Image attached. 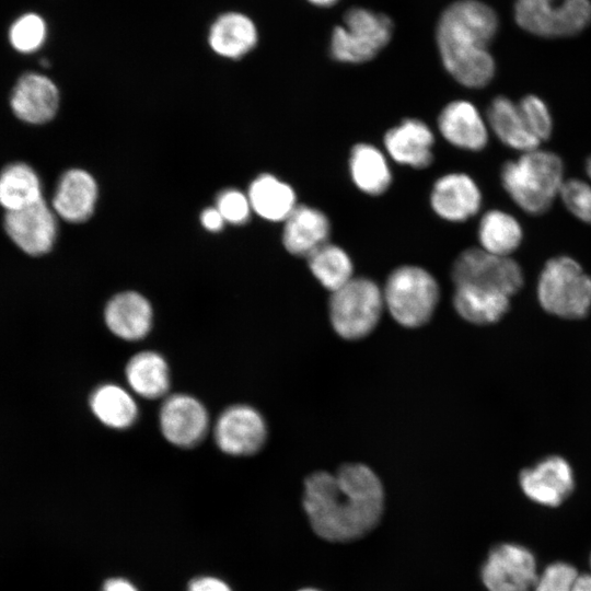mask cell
<instances>
[{"instance_id":"obj_1","label":"cell","mask_w":591,"mask_h":591,"mask_svg":"<svg viewBox=\"0 0 591 591\" xmlns=\"http://www.w3.org/2000/svg\"><path fill=\"white\" fill-rule=\"evenodd\" d=\"M302 506L313 532L331 543L364 537L380 523L384 489L378 475L361 463L336 473L317 471L304 480Z\"/></svg>"},{"instance_id":"obj_2","label":"cell","mask_w":591,"mask_h":591,"mask_svg":"<svg viewBox=\"0 0 591 591\" xmlns=\"http://www.w3.org/2000/svg\"><path fill=\"white\" fill-rule=\"evenodd\" d=\"M498 30L496 12L478 0H457L441 13L436 43L449 74L460 84L486 86L496 71L488 45Z\"/></svg>"},{"instance_id":"obj_3","label":"cell","mask_w":591,"mask_h":591,"mask_svg":"<svg viewBox=\"0 0 591 591\" xmlns=\"http://www.w3.org/2000/svg\"><path fill=\"white\" fill-rule=\"evenodd\" d=\"M503 189L524 212L545 213L559 195L564 181V164L554 152L531 150L517 160L507 161L500 172Z\"/></svg>"},{"instance_id":"obj_4","label":"cell","mask_w":591,"mask_h":591,"mask_svg":"<svg viewBox=\"0 0 591 591\" xmlns=\"http://www.w3.org/2000/svg\"><path fill=\"white\" fill-rule=\"evenodd\" d=\"M537 298L551 314L570 320L584 317L591 308V277L572 257H553L541 271Z\"/></svg>"},{"instance_id":"obj_5","label":"cell","mask_w":591,"mask_h":591,"mask_svg":"<svg viewBox=\"0 0 591 591\" xmlns=\"http://www.w3.org/2000/svg\"><path fill=\"white\" fill-rule=\"evenodd\" d=\"M343 25L333 28L332 58L345 63H362L375 58L392 38L394 24L382 12L354 7L343 16Z\"/></svg>"},{"instance_id":"obj_6","label":"cell","mask_w":591,"mask_h":591,"mask_svg":"<svg viewBox=\"0 0 591 591\" xmlns=\"http://www.w3.org/2000/svg\"><path fill=\"white\" fill-rule=\"evenodd\" d=\"M382 291L384 305L394 320L412 328L431 318L440 294L436 278L425 268L415 265L395 268Z\"/></svg>"},{"instance_id":"obj_7","label":"cell","mask_w":591,"mask_h":591,"mask_svg":"<svg viewBox=\"0 0 591 591\" xmlns=\"http://www.w3.org/2000/svg\"><path fill=\"white\" fill-rule=\"evenodd\" d=\"M383 291L366 277H354L332 292L329 317L335 332L345 339L356 340L369 335L382 314Z\"/></svg>"},{"instance_id":"obj_8","label":"cell","mask_w":591,"mask_h":591,"mask_svg":"<svg viewBox=\"0 0 591 591\" xmlns=\"http://www.w3.org/2000/svg\"><path fill=\"white\" fill-rule=\"evenodd\" d=\"M514 18L524 31L543 37L571 36L591 22L590 0H515Z\"/></svg>"},{"instance_id":"obj_9","label":"cell","mask_w":591,"mask_h":591,"mask_svg":"<svg viewBox=\"0 0 591 591\" xmlns=\"http://www.w3.org/2000/svg\"><path fill=\"white\" fill-rule=\"evenodd\" d=\"M451 279L455 287H478L509 297L523 286V273L514 259L482 247H468L457 255L451 268Z\"/></svg>"},{"instance_id":"obj_10","label":"cell","mask_w":591,"mask_h":591,"mask_svg":"<svg viewBox=\"0 0 591 591\" xmlns=\"http://www.w3.org/2000/svg\"><path fill=\"white\" fill-rule=\"evenodd\" d=\"M213 440L218 449L231 456H248L258 452L267 439L263 415L247 404H233L217 417Z\"/></svg>"},{"instance_id":"obj_11","label":"cell","mask_w":591,"mask_h":591,"mask_svg":"<svg viewBox=\"0 0 591 591\" xmlns=\"http://www.w3.org/2000/svg\"><path fill=\"white\" fill-rule=\"evenodd\" d=\"M537 576L534 555L514 543L493 547L480 570L488 591H532Z\"/></svg>"},{"instance_id":"obj_12","label":"cell","mask_w":591,"mask_h":591,"mask_svg":"<svg viewBox=\"0 0 591 591\" xmlns=\"http://www.w3.org/2000/svg\"><path fill=\"white\" fill-rule=\"evenodd\" d=\"M158 419L164 439L182 449L196 447L204 440L210 427L205 405L186 393L166 395L162 401Z\"/></svg>"},{"instance_id":"obj_13","label":"cell","mask_w":591,"mask_h":591,"mask_svg":"<svg viewBox=\"0 0 591 591\" xmlns=\"http://www.w3.org/2000/svg\"><path fill=\"white\" fill-rule=\"evenodd\" d=\"M3 227L10 240L25 254L42 256L54 246L57 215L45 199L23 209L5 212Z\"/></svg>"},{"instance_id":"obj_14","label":"cell","mask_w":591,"mask_h":591,"mask_svg":"<svg viewBox=\"0 0 591 591\" xmlns=\"http://www.w3.org/2000/svg\"><path fill=\"white\" fill-rule=\"evenodd\" d=\"M429 201L433 212L449 222H464L482 206L477 183L466 173L452 172L440 176L432 185Z\"/></svg>"},{"instance_id":"obj_15","label":"cell","mask_w":591,"mask_h":591,"mask_svg":"<svg viewBox=\"0 0 591 591\" xmlns=\"http://www.w3.org/2000/svg\"><path fill=\"white\" fill-rule=\"evenodd\" d=\"M573 474L568 462L557 455L548 456L520 473V486L532 501L557 507L573 489Z\"/></svg>"},{"instance_id":"obj_16","label":"cell","mask_w":591,"mask_h":591,"mask_svg":"<svg viewBox=\"0 0 591 591\" xmlns=\"http://www.w3.org/2000/svg\"><path fill=\"white\" fill-rule=\"evenodd\" d=\"M58 105L59 91L56 84L38 72L23 73L10 95L12 113L20 120L31 125H42L51 120Z\"/></svg>"},{"instance_id":"obj_17","label":"cell","mask_w":591,"mask_h":591,"mask_svg":"<svg viewBox=\"0 0 591 591\" xmlns=\"http://www.w3.org/2000/svg\"><path fill=\"white\" fill-rule=\"evenodd\" d=\"M103 318L114 336L127 341H137L150 333L154 313L144 296L136 291H124L107 301Z\"/></svg>"},{"instance_id":"obj_18","label":"cell","mask_w":591,"mask_h":591,"mask_svg":"<svg viewBox=\"0 0 591 591\" xmlns=\"http://www.w3.org/2000/svg\"><path fill=\"white\" fill-rule=\"evenodd\" d=\"M383 143L389 157L398 164L420 170L432 163L434 135L421 119H403L385 132Z\"/></svg>"},{"instance_id":"obj_19","label":"cell","mask_w":591,"mask_h":591,"mask_svg":"<svg viewBox=\"0 0 591 591\" xmlns=\"http://www.w3.org/2000/svg\"><path fill=\"white\" fill-rule=\"evenodd\" d=\"M438 129L452 146L480 151L488 143L487 125L476 106L466 100L448 103L438 116Z\"/></svg>"},{"instance_id":"obj_20","label":"cell","mask_w":591,"mask_h":591,"mask_svg":"<svg viewBox=\"0 0 591 591\" xmlns=\"http://www.w3.org/2000/svg\"><path fill=\"white\" fill-rule=\"evenodd\" d=\"M97 185L84 170L66 171L58 181L51 199V208L65 221L81 223L88 220L95 207Z\"/></svg>"},{"instance_id":"obj_21","label":"cell","mask_w":591,"mask_h":591,"mask_svg":"<svg viewBox=\"0 0 591 591\" xmlns=\"http://www.w3.org/2000/svg\"><path fill=\"white\" fill-rule=\"evenodd\" d=\"M283 222L282 244L294 256L308 258L328 242L331 221L315 207L297 205Z\"/></svg>"},{"instance_id":"obj_22","label":"cell","mask_w":591,"mask_h":591,"mask_svg":"<svg viewBox=\"0 0 591 591\" xmlns=\"http://www.w3.org/2000/svg\"><path fill=\"white\" fill-rule=\"evenodd\" d=\"M125 378L128 389L136 396L157 399L169 395L170 367L165 358L154 350L135 354L126 364Z\"/></svg>"},{"instance_id":"obj_23","label":"cell","mask_w":591,"mask_h":591,"mask_svg":"<svg viewBox=\"0 0 591 591\" xmlns=\"http://www.w3.org/2000/svg\"><path fill=\"white\" fill-rule=\"evenodd\" d=\"M258 33L254 22L240 12L221 14L211 24L208 43L219 56L237 59L248 54L257 44Z\"/></svg>"},{"instance_id":"obj_24","label":"cell","mask_w":591,"mask_h":591,"mask_svg":"<svg viewBox=\"0 0 591 591\" xmlns=\"http://www.w3.org/2000/svg\"><path fill=\"white\" fill-rule=\"evenodd\" d=\"M89 404L94 417L105 427L126 430L135 425L139 408L135 394L116 383H103L90 395Z\"/></svg>"},{"instance_id":"obj_25","label":"cell","mask_w":591,"mask_h":591,"mask_svg":"<svg viewBox=\"0 0 591 591\" xmlns=\"http://www.w3.org/2000/svg\"><path fill=\"white\" fill-rule=\"evenodd\" d=\"M349 174L352 183L369 196H380L392 183V172L384 153L371 143L360 142L349 155Z\"/></svg>"},{"instance_id":"obj_26","label":"cell","mask_w":591,"mask_h":591,"mask_svg":"<svg viewBox=\"0 0 591 591\" xmlns=\"http://www.w3.org/2000/svg\"><path fill=\"white\" fill-rule=\"evenodd\" d=\"M487 121L498 139L512 149L526 152L537 149L540 144L528 129L518 104L503 95L496 96L489 103Z\"/></svg>"},{"instance_id":"obj_27","label":"cell","mask_w":591,"mask_h":591,"mask_svg":"<svg viewBox=\"0 0 591 591\" xmlns=\"http://www.w3.org/2000/svg\"><path fill=\"white\" fill-rule=\"evenodd\" d=\"M247 197L252 210L268 221H285L297 207L293 188L267 173L251 183Z\"/></svg>"},{"instance_id":"obj_28","label":"cell","mask_w":591,"mask_h":591,"mask_svg":"<svg viewBox=\"0 0 591 591\" xmlns=\"http://www.w3.org/2000/svg\"><path fill=\"white\" fill-rule=\"evenodd\" d=\"M455 311L466 321L493 324L499 321L510 306V297L494 290L472 286H456L453 294Z\"/></svg>"},{"instance_id":"obj_29","label":"cell","mask_w":591,"mask_h":591,"mask_svg":"<svg viewBox=\"0 0 591 591\" xmlns=\"http://www.w3.org/2000/svg\"><path fill=\"white\" fill-rule=\"evenodd\" d=\"M44 199L42 183L28 164L15 162L0 172V206L15 211Z\"/></svg>"},{"instance_id":"obj_30","label":"cell","mask_w":591,"mask_h":591,"mask_svg":"<svg viewBox=\"0 0 591 591\" xmlns=\"http://www.w3.org/2000/svg\"><path fill=\"white\" fill-rule=\"evenodd\" d=\"M480 247L489 253L509 256L521 244L523 230L510 213L491 209L483 215L477 228Z\"/></svg>"},{"instance_id":"obj_31","label":"cell","mask_w":591,"mask_h":591,"mask_svg":"<svg viewBox=\"0 0 591 591\" xmlns=\"http://www.w3.org/2000/svg\"><path fill=\"white\" fill-rule=\"evenodd\" d=\"M308 265L317 281L331 292L354 278V264L348 253L333 243H325L308 258Z\"/></svg>"},{"instance_id":"obj_32","label":"cell","mask_w":591,"mask_h":591,"mask_svg":"<svg viewBox=\"0 0 591 591\" xmlns=\"http://www.w3.org/2000/svg\"><path fill=\"white\" fill-rule=\"evenodd\" d=\"M9 42L21 54L38 50L47 38V24L37 13L27 12L13 21L9 28Z\"/></svg>"},{"instance_id":"obj_33","label":"cell","mask_w":591,"mask_h":591,"mask_svg":"<svg viewBox=\"0 0 591 591\" xmlns=\"http://www.w3.org/2000/svg\"><path fill=\"white\" fill-rule=\"evenodd\" d=\"M518 106L531 134L540 142L549 139L553 119L545 102L536 95L528 94L520 100Z\"/></svg>"},{"instance_id":"obj_34","label":"cell","mask_w":591,"mask_h":591,"mask_svg":"<svg viewBox=\"0 0 591 591\" xmlns=\"http://www.w3.org/2000/svg\"><path fill=\"white\" fill-rule=\"evenodd\" d=\"M559 196L567 210L580 221L591 224V185L579 178L563 183Z\"/></svg>"},{"instance_id":"obj_35","label":"cell","mask_w":591,"mask_h":591,"mask_svg":"<svg viewBox=\"0 0 591 591\" xmlns=\"http://www.w3.org/2000/svg\"><path fill=\"white\" fill-rule=\"evenodd\" d=\"M577 569L565 561H555L538 573L532 591H572Z\"/></svg>"},{"instance_id":"obj_36","label":"cell","mask_w":591,"mask_h":591,"mask_svg":"<svg viewBox=\"0 0 591 591\" xmlns=\"http://www.w3.org/2000/svg\"><path fill=\"white\" fill-rule=\"evenodd\" d=\"M225 222L233 224L246 223L251 217L248 197L237 189L222 190L217 197V206Z\"/></svg>"},{"instance_id":"obj_37","label":"cell","mask_w":591,"mask_h":591,"mask_svg":"<svg viewBox=\"0 0 591 591\" xmlns=\"http://www.w3.org/2000/svg\"><path fill=\"white\" fill-rule=\"evenodd\" d=\"M187 591H232L221 579L212 576H200L189 581Z\"/></svg>"},{"instance_id":"obj_38","label":"cell","mask_w":591,"mask_h":591,"mask_svg":"<svg viewBox=\"0 0 591 591\" xmlns=\"http://www.w3.org/2000/svg\"><path fill=\"white\" fill-rule=\"evenodd\" d=\"M200 222L208 231L218 232L223 228L225 221L216 207H210L201 212Z\"/></svg>"},{"instance_id":"obj_39","label":"cell","mask_w":591,"mask_h":591,"mask_svg":"<svg viewBox=\"0 0 591 591\" xmlns=\"http://www.w3.org/2000/svg\"><path fill=\"white\" fill-rule=\"evenodd\" d=\"M101 591H138L136 586L121 577H112L104 581Z\"/></svg>"},{"instance_id":"obj_40","label":"cell","mask_w":591,"mask_h":591,"mask_svg":"<svg viewBox=\"0 0 591 591\" xmlns=\"http://www.w3.org/2000/svg\"><path fill=\"white\" fill-rule=\"evenodd\" d=\"M572 591H591V573L578 575Z\"/></svg>"},{"instance_id":"obj_41","label":"cell","mask_w":591,"mask_h":591,"mask_svg":"<svg viewBox=\"0 0 591 591\" xmlns=\"http://www.w3.org/2000/svg\"><path fill=\"white\" fill-rule=\"evenodd\" d=\"M310 3L317 7H332L337 3L339 0H308Z\"/></svg>"},{"instance_id":"obj_42","label":"cell","mask_w":591,"mask_h":591,"mask_svg":"<svg viewBox=\"0 0 591 591\" xmlns=\"http://www.w3.org/2000/svg\"><path fill=\"white\" fill-rule=\"evenodd\" d=\"M586 172L591 179V155L586 161Z\"/></svg>"},{"instance_id":"obj_43","label":"cell","mask_w":591,"mask_h":591,"mask_svg":"<svg viewBox=\"0 0 591 591\" xmlns=\"http://www.w3.org/2000/svg\"><path fill=\"white\" fill-rule=\"evenodd\" d=\"M297 591H322L320 589H315V588H311V587H308V588H302V589H299Z\"/></svg>"},{"instance_id":"obj_44","label":"cell","mask_w":591,"mask_h":591,"mask_svg":"<svg viewBox=\"0 0 591 591\" xmlns=\"http://www.w3.org/2000/svg\"><path fill=\"white\" fill-rule=\"evenodd\" d=\"M590 564H591V558H590Z\"/></svg>"}]
</instances>
